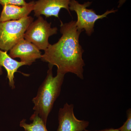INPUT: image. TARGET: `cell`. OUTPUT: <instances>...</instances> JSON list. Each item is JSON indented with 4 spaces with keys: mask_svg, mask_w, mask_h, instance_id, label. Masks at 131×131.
I'll return each mask as SVG.
<instances>
[{
    "mask_svg": "<svg viewBox=\"0 0 131 131\" xmlns=\"http://www.w3.org/2000/svg\"><path fill=\"white\" fill-rule=\"evenodd\" d=\"M83 131H91L89 130L85 129ZM94 131H119L118 129H114V128H109V129H104V130H101Z\"/></svg>",
    "mask_w": 131,
    "mask_h": 131,
    "instance_id": "5bb4252c",
    "label": "cell"
},
{
    "mask_svg": "<svg viewBox=\"0 0 131 131\" xmlns=\"http://www.w3.org/2000/svg\"><path fill=\"white\" fill-rule=\"evenodd\" d=\"M127 120L122 126L118 128L119 131H131V109L126 111Z\"/></svg>",
    "mask_w": 131,
    "mask_h": 131,
    "instance_id": "7c38bea8",
    "label": "cell"
},
{
    "mask_svg": "<svg viewBox=\"0 0 131 131\" xmlns=\"http://www.w3.org/2000/svg\"><path fill=\"white\" fill-rule=\"evenodd\" d=\"M34 18L27 16L16 20L0 21V50L7 52L24 38L27 29Z\"/></svg>",
    "mask_w": 131,
    "mask_h": 131,
    "instance_id": "3957f363",
    "label": "cell"
},
{
    "mask_svg": "<svg viewBox=\"0 0 131 131\" xmlns=\"http://www.w3.org/2000/svg\"><path fill=\"white\" fill-rule=\"evenodd\" d=\"M92 2H88L81 4L75 0H71L69 5V10L74 11L77 16L75 25L79 31L85 30L87 35L90 36L94 31V26L96 20L107 17L108 15L117 12V10L113 9L107 10L102 15L96 14L93 9H88Z\"/></svg>",
    "mask_w": 131,
    "mask_h": 131,
    "instance_id": "277c9868",
    "label": "cell"
},
{
    "mask_svg": "<svg viewBox=\"0 0 131 131\" xmlns=\"http://www.w3.org/2000/svg\"><path fill=\"white\" fill-rule=\"evenodd\" d=\"M51 25L42 16H39L28 26L24 38L35 45L39 50H45L50 44L49 38L57 33L58 28L51 27Z\"/></svg>",
    "mask_w": 131,
    "mask_h": 131,
    "instance_id": "5b68a950",
    "label": "cell"
},
{
    "mask_svg": "<svg viewBox=\"0 0 131 131\" xmlns=\"http://www.w3.org/2000/svg\"><path fill=\"white\" fill-rule=\"evenodd\" d=\"M7 52L0 50V75L2 74V67L7 72V78L9 84L12 89L15 88L14 74L18 72L19 68L24 65H28L26 63L18 61L12 58L8 54Z\"/></svg>",
    "mask_w": 131,
    "mask_h": 131,
    "instance_id": "30bf717a",
    "label": "cell"
},
{
    "mask_svg": "<svg viewBox=\"0 0 131 131\" xmlns=\"http://www.w3.org/2000/svg\"></svg>",
    "mask_w": 131,
    "mask_h": 131,
    "instance_id": "9a60e30c",
    "label": "cell"
},
{
    "mask_svg": "<svg viewBox=\"0 0 131 131\" xmlns=\"http://www.w3.org/2000/svg\"><path fill=\"white\" fill-rule=\"evenodd\" d=\"M35 2L27 3L25 6L6 5L2 6V12L0 16V21L16 20L28 16L33 11Z\"/></svg>",
    "mask_w": 131,
    "mask_h": 131,
    "instance_id": "9c48e42d",
    "label": "cell"
},
{
    "mask_svg": "<svg viewBox=\"0 0 131 131\" xmlns=\"http://www.w3.org/2000/svg\"><path fill=\"white\" fill-rule=\"evenodd\" d=\"M75 23L74 20L65 24L61 22L62 37L57 43L50 45L40 59L49 64L56 66L57 73L64 75L73 73L83 80L84 50L79 43L80 34L82 31L78 30Z\"/></svg>",
    "mask_w": 131,
    "mask_h": 131,
    "instance_id": "6da1fadb",
    "label": "cell"
},
{
    "mask_svg": "<svg viewBox=\"0 0 131 131\" xmlns=\"http://www.w3.org/2000/svg\"><path fill=\"white\" fill-rule=\"evenodd\" d=\"M74 108L73 104L66 103L63 107L59 108L57 131H83L89 126V121L79 120L75 117Z\"/></svg>",
    "mask_w": 131,
    "mask_h": 131,
    "instance_id": "8992f818",
    "label": "cell"
},
{
    "mask_svg": "<svg viewBox=\"0 0 131 131\" xmlns=\"http://www.w3.org/2000/svg\"><path fill=\"white\" fill-rule=\"evenodd\" d=\"M71 0H38L35 2L34 16L44 15L46 18L54 16L59 18V14L62 8H64L70 14L69 5Z\"/></svg>",
    "mask_w": 131,
    "mask_h": 131,
    "instance_id": "ba28073f",
    "label": "cell"
},
{
    "mask_svg": "<svg viewBox=\"0 0 131 131\" xmlns=\"http://www.w3.org/2000/svg\"><path fill=\"white\" fill-rule=\"evenodd\" d=\"M25 0H0V4L2 6L6 5L25 6L27 4Z\"/></svg>",
    "mask_w": 131,
    "mask_h": 131,
    "instance_id": "4fadbf2b",
    "label": "cell"
},
{
    "mask_svg": "<svg viewBox=\"0 0 131 131\" xmlns=\"http://www.w3.org/2000/svg\"><path fill=\"white\" fill-rule=\"evenodd\" d=\"M53 67L49 64L47 76L39 88L37 95L32 100L34 105V113L38 115L46 125L54 102L60 95L65 75L57 73V75L53 77Z\"/></svg>",
    "mask_w": 131,
    "mask_h": 131,
    "instance_id": "7a4b0ae2",
    "label": "cell"
},
{
    "mask_svg": "<svg viewBox=\"0 0 131 131\" xmlns=\"http://www.w3.org/2000/svg\"><path fill=\"white\" fill-rule=\"evenodd\" d=\"M32 121L30 124L26 123V120L23 119L20 122V126L26 131H48L46 125L38 115L34 113L30 118Z\"/></svg>",
    "mask_w": 131,
    "mask_h": 131,
    "instance_id": "8fae6325",
    "label": "cell"
},
{
    "mask_svg": "<svg viewBox=\"0 0 131 131\" xmlns=\"http://www.w3.org/2000/svg\"><path fill=\"white\" fill-rule=\"evenodd\" d=\"M9 55L13 58H18L21 62L30 65L37 59L41 58L42 55L35 45L23 38L9 50Z\"/></svg>",
    "mask_w": 131,
    "mask_h": 131,
    "instance_id": "52a82bcc",
    "label": "cell"
}]
</instances>
